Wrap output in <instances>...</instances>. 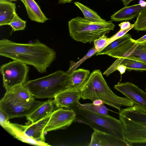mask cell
I'll use <instances>...</instances> for the list:
<instances>
[{
    "label": "cell",
    "instance_id": "obj_30",
    "mask_svg": "<svg viewBox=\"0 0 146 146\" xmlns=\"http://www.w3.org/2000/svg\"><path fill=\"white\" fill-rule=\"evenodd\" d=\"M131 24L128 21L123 22L118 25L120 27V30L122 31L127 29L131 26Z\"/></svg>",
    "mask_w": 146,
    "mask_h": 146
},
{
    "label": "cell",
    "instance_id": "obj_9",
    "mask_svg": "<svg viewBox=\"0 0 146 146\" xmlns=\"http://www.w3.org/2000/svg\"><path fill=\"white\" fill-rule=\"evenodd\" d=\"M76 120V114L73 110L58 108L51 114L44 129V132L66 129Z\"/></svg>",
    "mask_w": 146,
    "mask_h": 146
},
{
    "label": "cell",
    "instance_id": "obj_27",
    "mask_svg": "<svg viewBox=\"0 0 146 146\" xmlns=\"http://www.w3.org/2000/svg\"><path fill=\"white\" fill-rule=\"evenodd\" d=\"M26 21L21 18L16 13L11 22L9 24L12 28L14 31L24 30L26 27Z\"/></svg>",
    "mask_w": 146,
    "mask_h": 146
},
{
    "label": "cell",
    "instance_id": "obj_35",
    "mask_svg": "<svg viewBox=\"0 0 146 146\" xmlns=\"http://www.w3.org/2000/svg\"><path fill=\"white\" fill-rule=\"evenodd\" d=\"M93 102V103L95 104H103V102L100 100H96Z\"/></svg>",
    "mask_w": 146,
    "mask_h": 146
},
{
    "label": "cell",
    "instance_id": "obj_23",
    "mask_svg": "<svg viewBox=\"0 0 146 146\" xmlns=\"http://www.w3.org/2000/svg\"><path fill=\"white\" fill-rule=\"evenodd\" d=\"M131 38L130 35L126 33L122 37L110 43L102 50L98 51L96 55L106 54L110 50L124 43Z\"/></svg>",
    "mask_w": 146,
    "mask_h": 146
},
{
    "label": "cell",
    "instance_id": "obj_19",
    "mask_svg": "<svg viewBox=\"0 0 146 146\" xmlns=\"http://www.w3.org/2000/svg\"><path fill=\"white\" fill-rule=\"evenodd\" d=\"M90 74L89 70L83 69L74 71L70 74L66 89L80 90L88 80Z\"/></svg>",
    "mask_w": 146,
    "mask_h": 146
},
{
    "label": "cell",
    "instance_id": "obj_8",
    "mask_svg": "<svg viewBox=\"0 0 146 146\" xmlns=\"http://www.w3.org/2000/svg\"><path fill=\"white\" fill-rule=\"evenodd\" d=\"M43 102L35 99L27 102H14L1 100L0 110L9 119L27 116L39 106Z\"/></svg>",
    "mask_w": 146,
    "mask_h": 146
},
{
    "label": "cell",
    "instance_id": "obj_24",
    "mask_svg": "<svg viewBox=\"0 0 146 146\" xmlns=\"http://www.w3.org/2000/svg\"><path fill=\"white\" fill-rule=\"evenodd\" d=\"M98 52V51L96 50L94 46L89 50L84 57L79 61L76 62H75L73 61H70V68L68 70L65 72L69 74H70L74 71L76 70L77 68L83 62L94 55L96 54Z\"/></svg>",
    "mask_w": 146,
    "mask_h": 146
},
{
    "label": "cell",
    "instance_id": "obj_12",
    "mask_svg": "<svg viewBox=\"0 0 146 146\" xmlns=\"http://www.w3.org/2000/svg\"><path fill=\"white\" fill-rule=\"evenodd\" d=\"M50 115L36 123L29 125H24L18 124V127L26 136L37 142L40 145H50L45 142L44 131Z\"/></svg>",
    "mask_w": 146,
    "mask_h": 146
},
{
    "label": "cell",
    "instance_id": "obj_26",
    "mask_svg": "<svg viewBox=\"0 0 146 146\" xmlns=\"http://www.w3.org/2000/svg\"><path fill=\"white\" fill-rule=\"evenodd\" d=\"M134 25V30L138 31H146V9L139 14Z\"/></svg>",
    "mask_w": 146,
    "mask_h": 146
},
{
    "label": "cell",
    "instance_id": "obj_15",
    "mask_svg": "<svg viewBox=\"0 0 146 146\" xmlns=\"http://www.w3.org/2000/svg\"><path fill=\"white\" fill-rule=\"evenodd\" d=\"M146 9V1L143 5L139 4L130 6H125L115 12L111 16V19L115 21L132 20L137 17L142 11Z\"/></svg>",
    "mask_w": 146,
    "mask_h": 146
},
{
    "label": "cell",
    "instance_id": "obj_18",
    "mask_svg": "<svg viewBox=\"0 0 146 146\" xmlns=\"http://www.w3.org/2000/svg\"><path fill=\"white\" fill-rule=\"evenodd\" d=\"M57 108L54 100H49L43 102L39 106L27 116L26 118L31 123H34L50 115Z\"/></svg>",
    "mask_w": 146,
    "mask_h": 146
},
{
    "label": "cell",
    "instance_id": "obj_13",
    "mask_svg": "<svg viewBox=\"0 0 146 146\" xmlns=\"http://www.w3.org/2000/svg\"><path fill=\"white\" fill-rule=\"evenodd\" d=\"M89 146H130L133 144L114 136L94 129Z\"/></svg>",
    "mask_w": 146,
    "mask_h": 146
},
{
    "label": "cell",
    "instance_id": "obj_1",
    "mask_svg": "<svg viewBox=\"0 0 146 146\" xmlns=\"http://www.w3.org/2000/svg\"><path fill=\"white\" fill-rule=\"evenodd\" d=\"M0 55L32 66L41 73L46 72L56 58L53 49L38 40L22 44L3 38L0 40Z\"/></svg>",
    "mask_w": 146,
    "mask_h": 146
},
{
    "label": "cell",
    "instance_id": "obj_4",
    "mask_svg": "<svg viewBox=\"0 0 146 146\" xmlns=\"http://www.w3.org/2000/svg\"><path fill=\"white\" fill-rule=\"evenodd\" d=\"M125 140L132 144L146 143V110L138 106L119 111Z\"/></svg>",
    "mask_w": 146,
    "mask_h": 146
},
{
    "label": "cell",
    "instance_id": "obj_20",
    "mask_svg": "<svg viewBox=\"0 0 146 146\" xmlns=\"http://www.w3.org/2000/svg\"><path fill=\"white\" fill-rule=\"evenodd\" d=\"M24 4L29 18L32 21L43 23L49 19L42 12L35 0H20Z\"/></svg>",
    "mask_w": 146,
    "mask_h": 146
},
{
    "label": "cell",
    "instance_id": "obj_34",
    "mask_svg": "<svg viewBox=\"0 0 146 146\" xmlns=\"http://www.w3.org/2000/svg\"><path fill=\"white\" fill-rule=\"evenodd\" d=\"M121 1L124 5L125 6H127L129 3L133 0H120Z\"/></svg>",
    "mask_w": 146,
    "mask_h": 146
},
{
    "label": "cell",
    "instance_id": "obj_17",
    "mask_svg": "<svg viewBox=\"0 0 146 146\" xmlns=\"http://www.w3.org/2000/svg\"><path fill=\"white\" fill-rule=\"evenodd\" d=\"M123 64L125 66L126 70L143 71H146V64L135 60L125 58H119L117 59L104 72L103 74L107 76L117 70L119 65Z\"/></svg>",
    "mask_w": 146,
    "mask_h": 146
},
{
    "label": "cell",
    "instance_id": "obj_29",
    "mask_svg": "<svg viewBox=\"0 0 146 146\" xmlns=\"http://www.w3.org/2000/svg\"><path fill=\"white\" fill-rule=\"evenodd\" d=\"M134 24H131L130 27L127 28V29L125 30L121 31H118L117 33L115 35L113 36H112L109 38L108 42V45L110 43L112 42L115 40L120 38L121 37H122L127 33L128 32L129 30H131L133 28H134Z\"/></svg>",
    "mask_w": 146,
    "mask_h": 146
},
{
    "label": "cell",
    "instance_id": "obj_6",
    "mask_svg": "<svg viewBox=\"0 0 146 146\" xmlns=\"http://www.w3.org/2000/svg\"><path fill=\"white\" fill-rule=\"evenodd\" d=\"M69 76L65 72L59 70L47 76L27 81L23 85L34 97L54 98L66 89Z\"/></svg>",
    "mask_w": 146,
    "mask_h": 146
},
{
    "label": "cell",
    "instance_id": "obj_10",
    "mask_svg": "<svg viewBox=\"0 0 146 146\" xmlns=\"http://www.w3.org/2000/svg\"><path fill=\"white\" fill-rule=\"evenodd\" d=\"M121 58H125L146 64V42H139L132 38L118 49Z\"/></svg>",
    "mask_w": 146,
    "mask_h": 146
},
{
    "label": "cell",
    "instance_id": "obj_36",
    "mask_svg": "<svg viewBox=\"0 0 146 146\" xmlns=\"http://www.w3.org/2000/svg\"><path fill=\"white\" fill-rule=\"evenodd\" d=\"M10 1H17V0H8Z\"/></svg>",
    "mask_w": 146,
    "mask_h": 146
},
{
    "label": "cell",
    "instance_id": "obj_7",
    "mask_svg": "<svg viewBox=\"0 0 146 146\" xmlns=\"http://www.w3.org/2000/svg\"><path fill=\"white\" fill-rule=\"evenodd\" d=\"M29 70L27 65L15 60L1 65L0 71L6 90L18 85L24 84L27 81Z\"/></svg>",
    "mask_w": 146,
    "mask_h": 146
},
{
    "label": "cell",
    "instance_id": "obj_5",
    "mask_svg": "<svg viewBox=\"0 0 146 146\" xmlns=\"http://www.w3.org/2000/svg\"><path fill=\"white\" fill-rule=\"evenodd\" d=\"M70 36L74 40L85 43L94 41L114 29L111 21L94 22L77 17L68 22Z\"/></svg>",
    "mask_w": 146,
    "mask_h": 146
},
{
    "label": "cell",
    "instance_id": "obj_33",
    "mask_svg": "<svg viewBox=\"0 0 146 146\" xmlns=\"http://www.w3.org/2000/svg\"><path fill=\"white\" fill-rule=\"evenodd\" d=\"M73 0H58V3L63 4L66 3H70Z\"/></svg>",
    "mask_w": 146,
    "mask_h": 146
},
{
    "label": "cell",
    "instance_id": "obj_32",
    "mask_svg": "<svg viewBox=\"0 0 146 146\" xmlns=\"http://www.w3.org/2000/svg\"><path fill=\"white\" fill-rule=\"evenodd\" d=\"M135 40L136 41L139 42H146V35L140 38L137 40Z\"/></svg>",
    "mask_w": 146,
    "mask_h": 146
},
{
    "label": "cell",
    "instance_id": "obj_31",
    "mask_svg": "<svg viewBox=\"0 0 146 146\" xmlns=\"http://www.w3.org/2000/svg\"><path fill=\"white\" fill-rule=\"evenodd\" d=\"M127 68L126 66L123 64H120L118 66L117 70H118L121 74L124 73L126 70Z\"/></svg>",
    "mask_w": 146,
    "mask_h": 146
},
{
    "label": "cell",
    "instance_id": "obj_38",
    "mask_svg": "<svg viewBox=\"0 0 146 146\" xmlns=\"http://www.w3.org/2000/svg\"></svg>",
    "mask_w": 146,
    "mask_h": 146
},
{
    "label": "cell",
    "instance_id": "obj_16",
    "mask_svg": "<svg viewBox=\"0 0 146 146\" xmlns=\"http://www.w3.org/2000/svg\"><path fill=\"white\" fill-rule=\"evenodd\" d=\"M54 98V103L58 108L68 109L72 104L79 102L81 98L80 92L66 89L58 93Z\"/></svg>",
    "mask_w": 146,
    "mask_h": 146
},
{
    "label": "cell",
    "instance_id": "obj_21",
    "mask_svg": "<svg viewBox=\"0 0 146 146\" xmlns=\"http://www.w3.org/2000/svg\"><path fill=\"white\" fill-rule=\"evenodd\" d=\"M16 4L8 0H0V26L9 24L16 13Z\"/></svg>",
    "mask_w": 146,
    "mask_h": 146
},
{
    "label": "cell",
    "instance_id": "obj_3",
    "mask_svg": "<svg viewBox=\"0 0 146 146\" xmlns=\"http://www.w3.org/2000/svg\"><path fill=\"white\" fill-rule=\"evenodd\" d=\"M68 109L75 112L76 121L87 125L93 129L110 134L126 140L124 127L119 119L109 115L92 112L84 107L79 102L72 104Z\"/></svg>",
    "mask_w": 146,
    "mask_h": 146
},
{
    "label": "cell",
    "instance_id": "obj_14",
    "mask_svg": "<svg viewBox=\"0 0 146 146\" xmlns=\"http://www.w3.org/2000/svg\"><path fill=\"white\" fill-rule=\"evenodd\" d=\"M34 97L23 85L15 86L6 90L1 100L14 102H27L34 100Z\"/></svg>",
    "mask_w": 146,
    "mask_h": 146
},
{
    "label": "cell",
    "instance_id": "obj_11",
    "mask_svg": "<svg viewBox=\"0 0 146 146\" xmlns=\"http://www.w3.org/2000/svg\"><path fill=\"white\" fill-rule=\"evenodd\" d=\"M114 88L132 101L134 106L146 110V93L137 86L130 82L118 83Z\"/></svg>",
    "mask_w": 146,
    "mask_h": 146
},
{
    "label": "cell",
    "instance_id": "obj_28",
    "mask_svg": "<svg viewBox=\"0 0 146 146\" xmlns=\"http://www.w3.org/2000/svg\"><path fill=\"white\" fill-rule=\"evenodd\" d=\"M109 39V38L105 35L94 41V47L98 52L102 50L107 46Z\"/></svg>",
    "mask_w": 146,
    "mask_h": 146
},
{
    "label": "cell",
    "instance_id": "obj_25",
    "mask_svg": "<svg viewBox=\"0 0 146 146\" xmlns=\"http://www.w3.org/2000/svg\"><path fill=\"white\" fill-rule=\"evenodd\" d=\"M82 105L86 109L94 113L106 115H109V111L111 110L106 107L104 104H95L92 103L82 104Z\"/></svg>",
    "mask_w": 146,
    "mask_h": 146
},
{
    "label": "cell",
    "instance_id": "obj_22",
    "mask_svg": "<svg viewBox=\"0 0 146 146\" xmlns=\"http://www.w3.org/2000/svg\"><path fill=\"white\" fill-rule=\"evenodd\" d=\"M74 4L82 11L86 19L94 22H104L106 21L102 18L96 12L82 3L75 2Z\"/></svg>",
    "mask_w": 146,
    "mask_h": 146
},
{
    "label": "cell",
    "instance_id": "obj_2",
    "mask_svg": "<svg viewBox=\"0 0 146 146\" xmlns=\"http://www.w3.org/2000/svg\"><path fill=\"white\" fill-rule=\"evenodd\" d=\"M81 98L90 99L93 102L101 100L107 104L120 111L122 106H134L133 102L127 97H122L114 94L110 88L100 70L92 72L88 80L80 90Z\"/></svg>",
    "mask_w": 146,
    "mask_h": 146
},
{
    "label": "cell",
    "instance_id": "obj_37",
    "mask_svg": "<svg viewBox=\"0 0 146 146\" xmlns=\"http://www.w3.org/2000/svg\"></svg>",
    "mask_w": 146,
    "mask_h": 146
}]
</instances>
